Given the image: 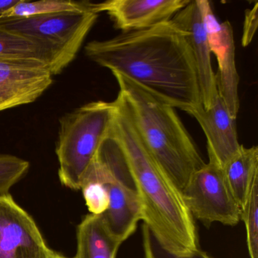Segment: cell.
<instances>
[{"instance_id": "1", "label": "cell", "mask_w": 258, "mask_h": 258, "mask_svg": "<svg viewBox=\"0 0 258 258\" xmlns=\"http://www.w3.org/2000/svg\"><path fill=\"white\" fill-rule=\"evenodd\" d=\"M84 52L93 62L131 80L174 108L189 114L202 105L186 33L171 20L93 40Z\"/></svg>"}, {"instance_id": "2", "label": "cell", "mask_w": 258, "mask_h": 258, "mask_svg": "<svg viewBox=\"0 0 258 258\" xmlns=\"http://www.w3.org/2000/svg\"><path fill=\"white\" fill-rule=\"evenodd\" d=\"M114 102L115 115L110 133L135 181L144 224L164 250L176 256H188L199 249V239L182 191L145 149L119 101Z\"/></svg>"}, {"instance_id": "3", "label": "cell", "mask_w": 258, "mask_h": 258, "mask_svg": "<svg viewBox=\"0 0 258 258\" xmlns=\"http://www.w3.org/2000/svg\"><path fill=\"white\" fill-rule=\"evenodd\" d=\"M119 87L116 99L154 161L182 191L203 161L176 108L120 74L112 72Z\"/></svg>"}, {"instance_id": "4", "label": "cell", "mask_w": 258, "mask_h": 258, "mask_svg": "<svg viewBox=\"0 0 258 258\" xmlns=\"http://www.w3.org/2000/svg\"><path fill=\"white\" fill-rule=\"evenodd\" d=\"M115 111L114 100L96 101L60 118L55 153L58 177L64 186L81 189L84 175L111 131Z\"/></svg>"}, {"instance_id": "5", "label": "cell", "mask_w": 258, "mask_h": 258, "mask_svg": "<svg viewBox=\"0 0 258 258\" xmlns=\"http://www.w3.org/2000/svg\"><path fill=\"white\" fill-rule=\"evenodd\" d=\"M99 14L93 10L54 13L27 18H0V29L20 36L41 47L48 69L60 75L76 58Z\"/></svg>"}, {"instance_id": "6", "label": "cell", "mask_w": 258, "mask_h": 258, "mask_svg": "<svg viewBox=\"0 0 258 258\" xmlns=\"http://www.w3.org/2000/svg\"><path fill=\"white\" fill-rule=\"evenodd\" d=\"M88 170L106 187L109 204L101 215L108 230L123 243L135 232L138 222L143 220V207L127 163L111 133L101 145Z\"/></svg>"}, {"instance_id": "7", "label": "cell", "mask_w": 258, "mask_h": 258, "mask_svg": "<svg viewBox=\"0 0 258 258\" xmlns=\"http://www.w3.org/2000/svg\"><path fill=\"white\" fill-rule=\"evenodd\" d=\"M193 218L207 227L220 223L234 226L241 220V208L232 196L223 169L209 160L191 175L182 191Z\"/></svg>"}, {"instance_id": "8", "label": "cell", "mask_w": 258, "mask_h": 258, "mask_svg": "<svg viewBox=\"0 0 258 258\" xmlns=\"http://www.w3.org/2000/svg\"><path fill=\"white\" fill-rule=\"evenodd\" d=\"M199 3L210 50L211 54L215 55L218 64V72L216 74L218 94L230 115L236 119L240 105L239 76L235 63L233 30L229 21L219 22L209 1L199 0Z\"/></svg>"}, {"instance_id": "9", "label": "cell", "mask_w": 258, "mask_h": 258, "mask_svg": "<svg viewBox=\"0 0 258 258\" xmlns=\"http://www.w3.org/2000/svg\"><path fill=\"white\" fill-rule=\"evenodd\" d=\"M49 250L33 217L11 195H0V258H47Z\"/></svg>"}, {"instance_id": "10", "label": "cell", "mask_w": 258, "mask_h": 258, "mask_svg": "<svg viewBox=\"0 0 258 258\" xmlns=\"http://www.w3.org/2000/svg\"><path fill=\"white\" fill-rule=\"evenodd\" d=\"M171 21L186 33L187 41L197 71L202 107L209 109L215 103L219 94L217 76L213 69L211 52L199 0L190 1Z\"/></svg>"}, {"instance_id": "11", "label": "cell", "mask_w": 258, "mask_h": 258, "mask_svg": "<svg viewBox=\"0 0 258 258\" xmlns=\"http://www.w3.org/2000/svg\"><path fill=\"white\" fill-rule=\"evenodd\" d=\"M191 0H108L93 4L96 13H106L121 32L140 31L169 22Z\"/></svg>"}, {"instance_id": "12", "label": "cell", "mask_w": 258, "mask_h": 258, "mask_svg": "<svg viewBox=\"0 0 258 258\" xmlns=\"http://www.w3.org/2000/svg\"><path fill=\"white\" fill-rule=\"evenodd\" d=\"M52 77L40 61H0V111L35 102L52 85Z\"/></svg>"}, {"instance_id": "13", "label": "cell", "mask_w": 258, "mask_h": 258, "mask_svg": "<svg viewBox=\"0 0 258 258\" xmlns=\"http://www.w3.org/2000/svg\"><path fill=\"white\" fill-rule=\"evenodd\" d=\"M196 119L207 140L209 160L221 168L238 152L236 119L229 114L220 96L209 109L199 107L189 113Z\"/></svg>"}, {"instance_id": "14", "label": "cell", "mask_w": 258, "mask_h": 258, "mask_svg": "<svg viewBox=\"0 0 258 258\" xmlns=\"http://www.w3.org/2000/svg\"><path fill=\"white\" fill-rule=\"evenodd\" d=\"M78 249L73 258H116L122 244L111 233L102 215L89 214L77 232Z\"/></svg>"}, {"instance_id": "15", "label": "cell", "mask_w": 258, "mask_h": 258, "mask_svg": "<svg viewBox=\"0 0 258 258\" xmlns=\"http://www.w3.org/2000/svg\"><path fill=\"white\" fill-rule=\"evenodd\" d=\"M228 186L242 208L255 179H258V148L241 145L238 152L223 167Z\"/></svg>"}, {"instance_id": "16", "label": "cell", "mask_w": 258, "mask_h": 258, "mask_svg": "<svg viewBox=\"0 0 258 258\" xmlns=\"http://www.w3.org/2000/svg\"><path fill=\"white\" fill-rule=\"evenodd\" d=\"M93 9V3L88 1L77 2L72 0H40L28 2L19 0V2L6 11L0 18H27L54 13L84 12Z\"/></svg>"}, {"instance_id": "17", "label": "cell", "mask_w": 258, "mask_h": 258, "mask_svg": "<svg viewBox=\"0 0 258 258\" xmlns=\"http://www.w3.org/2000/svg\"><path fill=\"white\" fill-rule=\"evenodd\" d=\"M0 61L31 62L40 61L49 64L45 51L33 42L20 36L0 29Z\"/></svg>"}, {"instance_id": "18", "label": "cell", "mask_w": 258, "mask_h": 258, "mask_svg": "<svg viewBox=\"0 0 258 258\" xmlns=\"http://www.w3.org/2000/svg\"><path fill=\"white\" fill-rule=\"evenodd\" d=\"M241 220L245 226L249 256L258 258V179L252 184L241 208Z\"/></svg>"}, {"instance_id": "19", "label": "cell", "mask_w": 258, "mask_h": 258, "mask_svg": "<svg viewBox=\"0 0 258 258\" xmlns=\"http://www.w3.org/2000/svg\"><path fill=\"white\" fill-rule=\"evenodd\" d=\"M81 189L86 205L92 214L101 215L106 211L109 204L106 187L99 178L89 170L83 178Z\"/></svg>"}, {"instance_id": "20", "label": "cell", "mask_w": 258, "mask_h": 258, "mask_svg": "<svg viewBox=\"0 0 258 258\" xmlns=\"http://www.w3.org/2000/svg\"><path fill=\"white\" fill-rule=\"evenodd\" d=\"M30 163L15 155L0 154V195L7 194L10 188L28 173Z\"/></svg>"}, {"instance_id": "21", "label": "cell", "mask_w": 258, "mask_h": 258, "mask_svg": "<svg viewBox=\"0 0 258 258\" xmlns=\"http://www.w3.org/2000/svg\"><path fill=\"white\" fill-rule=\"evenodd\" d=\"M143 235L145 258H213L200 249H198L194 253L185 256H176L167 251L161 247L155 235L146 224L143 225Z\"/></svg>"}, {"instance_id": "22", "label": "cell", "mask_w": 258, "mask_h": 258, "mask_svg": "<svg viewBox=\"0 0 258 258\" xmlns=\"http://www.w3.org/2000/svg\"><path fill=\"white\" fill-rule=\"evenodd\" d=\"M258 3L250 10L245 11L244 26H243L242 40L241 43L244 47L248 46L256 33L258 23Z\"/></svg>"}, {"instance_id": "23", "label": "cell", "mask_w": 258, "mask_h": 258, "mask_svg": "<svg viewBox=\"0 0 258 258\" xmlns=\"http://www.w3.org/2000/svg\"><path fill=\"white\" fill-rule=\"evenodd\" d=\"M19 2V0H0V16Z\"/></svg>"}, {"instance_id": "24", "label": "cell", "mask_w": 258, "mask_h": 258, "mask_svg": "<svg viewBox=\"0 0 258 258\" xmlns=\"http://www.w3.org/2000/svg\"><path fill=\"white\" fill-rule=\"evenodd\" d=\"M47 258H68L63 255L59 254L56 252L53 251L52 250H49V253H48Z\"/></svg>"}]
</instances>
